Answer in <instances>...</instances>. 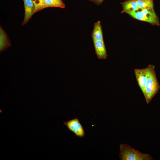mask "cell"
<instances>
[{
  "label": "cell",
  "instance_id": "3",
  "mask_svg": "<svg viewBox=\"0 0 160 160\" xmlns=\"http://www.w3.org/2000/svg\"><path fill=\"white\" fill-rule=\"evenodd\" d=\"M133 18L148 22L153 25H159V19L154 9H138L128 13Z\"/></svg>",
  "mask_w": 160,
  "mask_h": 160
},
{
  "label": "cell",
  "instance_id": "8",
  "mask_svg": "<svg viewBox=\"0 0 160 160\" xmlns=\"http://www.w3.org/2000/svg\"><path fill=\"white\" fill-rule=\"evenodd\" d=\"M121 4L123 7L122 13H126L128 14L139 8L137 4L136 0L127 1Z\"/></svg>",
  "mask_w": 160,
  "mask_h": 160
},
{
  "label": "cell",
  "instance_id": "5",
  "mask_svg": "<svg viewBox=\"0 0 160 160\" xmlns=\"http://www.w3.org/2000/svg\"><path fill=\"white\" fill-rule=\"evenodd\" d=\"M134 71L138 85L143 93L147 79L146 68L141 69L136 68Z\"/></svg>",
  "mask_w": 160,
  "mask_h": 160
},
{
  "label": "cell",
  "instance_id": "6",
  "mask_svg": "<svg viewBox=\"0 0 160 160\" xmlns=\"http://www.w3.org/2000/svg\"><path fill=\"white\" fill-rule=\"evenodd\" d=\"M95 53L100 59H105L107 57V52L103 40H93Z\"/></svg>",
  "mask_w": 160,
  "mask_h": 160
},
{
  "label": "cell",
  "instance_id": "11",
  "mask_svg": "<svg viewBox=\"0 0 160 160\" xmlns=\"http://www.w3.org/2000/svg\"><path fill=\"white\" fill-rule=\"evenodd\" d=\"M50 7L64 8L65 5L62 0H43V8Z\"/></svg>",
  "mask_w": 160,
  "mask_h": 160
},
{
  "label": "cell",
  "instance_id": "13",
  "mask_svg": "<svg viewBox=\"0 0 160 160\" xmlns=\"http://www.w3.org/2000/svg\"><path fill=\"white\" fill-rule=\"evenodd\" d=\"M35 7L34 13L43 9V0H32Z\"/></svg>",
  "mask_w": 160,
  "mask_h": 160
},
{
  "label": "cell",
  "instance_id": "12",
  "mask_svg": "<svg viewBox=\"0 0 160 160\" xmlns=\"http://www.w3.org/2000/svg\"><path fill=\"white\" fill-rule=\"evenodd\" d=\"M139 8L150 9L153 8V0H136Z\"/></svg>",
  "mask_w": 160,
  "mask_h": 160
},
{
  "label": "cell",
  "instance_id": "10",
  "mask_svg": "<svg viewBox=\"0 0 160 160\" xmlns=\"http://www.w3.org/2000/svg\"><path fill=\"white\" fill-rule=\"evenodd\" d=\"M11 44L9 41L7 35L1 27L0 28V52L10 46Z\"/></svg>",
  "mask_w": 160,
  "mask_h": 160
},
{
  "label": "cell",
  "instance_id": "2",
  "mask_svg": "<svg viewBox=\"0 0 160 160\" xmlns=\"http://www.w3.org/2000/svg\"><path fill=\"white\" fill-rule=\"evenodd\" d=\"M119 157L121 160H151V156L148 154H144L131 146L126 144L120 145Z\"/></svg>",
  "mask_w": 160,
  "mask_h": 160
},
{
  "label": "cell",
  "instance_id": "9",
  "mask_svg": "<svg viewBox=\"0 0 160 160\" xmlns=\"http://www.w3.org/2000/svg\"><path fill=\"white\" fill-rule=\"evenodd\" d=\"M93 40H103L102 26L100 21L95 23L92 33Z\"/></svg>",
  "mask_w": 160,
  "mask_h": 160
},
{
  "label": "cell",
  "instance_id": "7",
  "mask_svg": "<svg viewBox=\"0 0 160 160\" xmlns=\"http://www.w3.org/2000/svg\"><path fill=\"white\" fill-rule=\"evenodd\" d=\"M25 8V17L23 25L25 24L34 13L35 7L32 0H23Z\"/></svg>",
  "mask_w": 160,
  "mask_h": 160
},
{
  "label": "cell",
  "instance_id": "14",
  "mask_svg": "<svg viewBox=\"0 0 160 160\" xmlns=\"http://www.w3.org/2000/svg\"><path fill=\"white\" fill-rule=\"evenodd\" d=\"M104 0H96V1L98 4L101 3Z\"/></svg>",
  "mask_w": 160,
  "mask_h": 160
},
{
  "label": "cell",
  "instance_id": "1",
  "mask_svg": "<svg viewBox=\"0 0 160 160\" xmlns=\"http://www.w3.org/2000/svg\"><path fill=\"white\" fill-rule=\"evenodd\" d=\"M146 68L147 79L143 94L146 103L148 104L158 92L160 86L157 79L154 66L149 65Z\"/></svg>",
  "mask_w": 160,
  "mask_h": 160
},
{
  "label": "cell",
  "instance_id": "4",
  "mask_svg": "<svg viewBox=\"0 0 160 160\" xmlns=\"http://www.w3.org/2000/svg\"><path fill=\"white\" fill-rule=\"evenodd\" d=\"M63 124L76 136L79 138L85 136V133L84 127L78 118H76L64 121Z\"/></svg>",
  "mask_w": 160,
  "mask_h": 160
},
{
  "label": "cell",
  "instance_id": "15",
  "mask_svg": "<svg viewBox=\"0 0 160 160\" xmlns=\"http://www.w3.org/2000/svg\"><path fill=\"white\" fill-rule=\"evenodd\" d=\"M94 0V1H95V0Z\"/></svg>",
  "mask_w": 160,
  "mask_h": 160
}]
</instances>
